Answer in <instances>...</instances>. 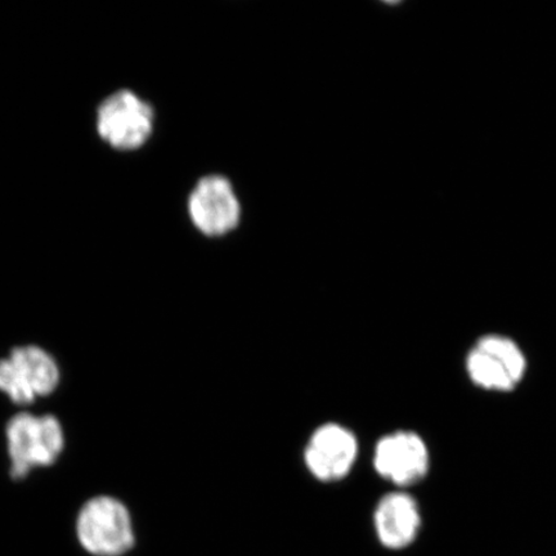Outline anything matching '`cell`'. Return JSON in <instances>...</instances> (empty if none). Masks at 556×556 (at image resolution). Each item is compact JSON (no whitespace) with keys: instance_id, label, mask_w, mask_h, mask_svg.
I'll return each instance as SVG.
<instances>
[{"instance_id":"obj_2","label":"cell","mask_w":556,"mask_h":556,"mask_svg":"<svg viewBox=\"0 0 556 556\" xmlns=\"http://www.w3.org/2000/svg\"><path fill=\"white\" fill-rule=\"evenodd\" d=\"M76 536L94 556H122L135 546L134 521L128 507L113 496L88 500L76 518Z\"/></svg>"},{"instance_id":"obj_1","label":"cell","mask_w":556,"mask_h":556,"mask_svg":"<svg viewBox=\"0 0 556 556\" xmlns=\"http://www.w3.org/2000/svg\"><path fill=\"white\" fill-rule=\"evenodd\" d=\"M7 454L13 481H23L34 469L52 467L65 448V433L52 414L13 415L5 426Z\"/></svg>"},{"instance_id":"obj_9","label":"cell","mask_w":556,"mask_h":556,"mask_svg":"<svg viewBox=\"0 0 556 556\" xmlns=\"http://www.w3.org/2000/svg\"><path fill=\"white\" fill-rule=\"evenodd\" d=\"M374 525L382 545L392 551L405 548L413 544L419 533V506L408 493H388L375 510Z\"/></svg>"},{"instance_id":"obj_8","label":"cell","mask_w":556,"mask_h":556,"mask_svg":"<svg viewBox=\"0 0 556 556\" xmlns=\"http://www.w3.org/2000/svg\"><path fill=\"white\" fill-rule=\"evenodd\" d=\"M374 467L394 484H414L427 475L429 452L421 437L413 432L389 434L375 448Z\"/></svg>"},{"instance_id":"obj_3","label":"cell","mask_w":556,"mask_h":556,"mask_svg":"<svg viewBox=\"0 0 556 556\" xmlns=\"http://www.w3.org/2000/svg\"><path fill=\"white\" fill-rule=\"evenodd\" d=\"M60 381L58 361L41 346L18 345L0 358V392L16 405H29L51 395Z\"/></svg>"},{"instance_id":"obj_7","label":"cell","mask_w":556,"mask_h":556,"mask_svg":"<svg viewBox=\"0 0 556 556\" xmlns=\"http://www.w3.org/2000/svg\"><path fill=\"white\" fill-rule=\"evenodd\" d=\"M357 455V438L351 430L329 422L312 434L304 451V462L318 481L337 482L350 475Z\"/></svg>"},{"instance_id":"obj_4","label":"cell","mask_w":556,"mask_h":556,"mask_svg":"<svg viewBox=\"0 0 556 556\" xmlns=\"http://www.w3.org/2000/svg\"><path fill=\"white\" fill-rule=\"evenodd\" d=\"M155 111L130 90H119L104 100L97 113V130L117 150H137L154 131Z\"/></svg>"},{"instance_id":"obj_6","label":"cell","mask_w":556,"mask_h":556,"mask_svg":"<svg viewBox=\"0 0 556 556\" xmlns=\"http://www.w3.org/2000/svg\"><path fill=\"white\" fill-rule=\"evenodd\" d=\"M189 214L207 238H222L238 228L241 205L229 179L219 174L201 178L190 194Z\"/></svg>"},{"instance_id":"obj_5","label":"cell","mask_w":556,"mask_h":556,"mask_svg":"<svg viewBox=\"0 0 556 556\" xmlns=\"http://www.w3.org/2000/svg\"><path fill=\"white\" fill-rule=\"evenodd\" d=\"M526 357L511 339L486 336L468 354L469 377L477 386L495 391H511L523 378Z\"/></svg>"}]
</instances>
